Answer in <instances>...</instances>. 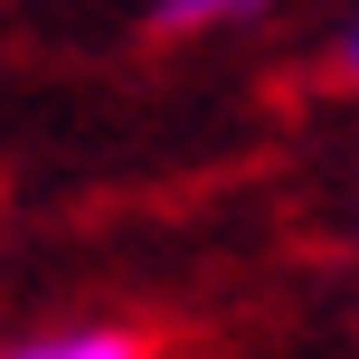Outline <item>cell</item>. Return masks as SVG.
Masks as SVG:
<instances>
[{"instance_id": "6da1fadb", "label": "cell", "mask_w": 359, "mask_h": 359, "mask_svg": "<svg viewBox=\"0 0 359 359\" xmlns=\"http://www.w3.org/2000/svg\"><path fill=\"white\" fill-rule=\"evenodd\" d=\"M0 359H151V341L133 322H67V331H38V341H19Z\"/></svg>"}, {"instance_id": "7a4b0ae2", "label": "cell", "mask_w": 359, "mask_h": 359, "mask_svg": "<svg viewBox=\"0 0 359 359\" xmlns=\"http://www.w3.org/2000/svg\"><path fill=\"white\" fill-rule=\"evenodd\" d=\"M274 0H151V29L189 38V29H236V19H265Z\"/></svg>"}, {"instance_id": "3957f363", "label": "cell", "mask_w": 359, "mask_h": 359, "mask_svg": "<svg viewBox=\"0 0 359 359\" xmlns=\"http://www.w3.org/2000/svg\"><path fill=\"white\" fill-rule=\"evenodd\" d=\"M341 76H350V86H359V19H350V29H341Z\"/></svg>"}]
</instances>
